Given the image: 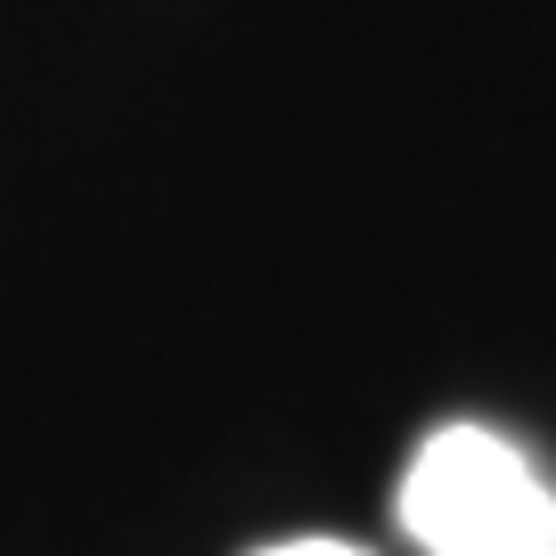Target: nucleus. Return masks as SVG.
Returning <instances> with one entry per match:
<instances>
[{
	"label": "nucleus",
	"instance_id": "obj_2",
	"mask_svg": "<svg viewBox=\"0 0 556 556\" xmlns=\"http://www.w3.org/2000/svg\"><path fill=\"white\" fill-rule=\"evenodd\" d=\"M254 556H368V548L328 540V532H303V540H270V548H254Z\"/></svg>",
	"mask_w": 556,
	"mask_h": 556
},
{
	"label": "nucleus",
	"instance_id": "obj_1",
	"mask_svg": "<svg viewBox=\"0 0 556 556\" xmlns=\"http://www.w3.org/2000/svg\"><path fill=\"white\" fill-rule=\"evenodd\" d=\"M393 507L426 556H556V491L491 426H434Z\"/></svg>",
	"mask_w": 556,
	"mask_h": 556
}]
</instances>
